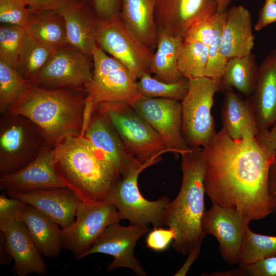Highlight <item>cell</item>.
<instances>
[{"mask_svg":"<svg viewBox=\"0 0 276 276\" xmlns=\"http://www.w3.org/2000/svg\"><path fill=\"white\" fill-rule=\"evenodd\" d=\"M265 1H274V2H276V0H265Z\"/></svg>","mask_w":276,"mask_h":276,"instance_id":"681fc988","label":"cell"},{"mask_svg":"<svg viewBox=\"0 0 276 276\" xmlns=\"http://www.w3.org/2000/svg\"><path fill=\"white\" fill-rule=\"evenodd\" d=\"M54 149L57 175L82 202L104 200L122 178L114 166L83 135L67 136Z\"/></svg>","mask_w":276,"mask_h":276,"instance_id":"7a4b0ae2","label":"cell"},{"mask_svg":"<svg viewBox=\"0 0 276 276\" xmlns=\"http://www.w3.org/2000/svg\"><path fill=\"white\" fill-rule=\"evenodd\" d=\"M10 197L20 200L39 210L58 223L62 229L73 224L79 202L68 188L7 192Z\"/></svg>","mask_w":276,"mask_h":276,"instance_id":"ffe728a7","label":"cell"},{"mask_svg":"<svg viewBox=\"0 0 276 276\" xmlns=\"http://www.w3.org/2000/svg\"><path fill=\"white\" fill-rule=\"evenodd\" d=\"M238 276H276V256L251 264H239Z\"/></svg>","mask_w":276,"mask_h":276,"instance_id":"f35d334b","label":"cell"},{"mask_svg":"<svg viewBox=\"0 0 276 276\" xmlns=\"http://www.w3.org/2000/svg\"><path fill=\"white\" fill-rule=\"evenodd\" d=\"M93 76L86 84V98L93 108L104 102L130 104L139 96L136 80L121 62L97 47L94 51Z\"/></svg>","mask_w":276,"mask_h":276,"instance_id":"9c48e42d","label":"cell"},{"mask_svg":"<svg viewBox=\"0 0 276 276\" xmlns=\"http://www.w3.org/2000/svg\"><path fill=\"white\" fill-rule=\"evenodd\" d=\"M225 13L214 15L215 32L213 41L208 47L207 64L204 76L220 81L226 69L228 60L222 54L221 44Z\"/></svg>","mask_w":276,"mask_h":276,"instance_id":"e575fe53","label":"cell"},{"mask_svg":"<svg viewBox=\"0 0 276 276\" xmlns=\"http://www.w3.org/2000/svg\"><path fill=\"white\" fill-rule=\"evenodd\" d=\"M233 0H217V12L220 13H225Z\"/></svg>","mask_w":276,"mask_h":276,"instance_id":"c3c4849f","label":"cell"},{"mask_svg":"<svg viewBox=\"0 0 276 276\" xmlns=\"http://www.w3.org/2000/svg\"><path fill=\"white\" fill-rule=\"evenodd\" d=\"M180 155V189L176 197L165 208L163 223L175 233L172 244L175 250L186 255L201 246L206 236L202 226L205 192L202 148L191 149Z\"/></svg>","mask_w":276,"mask_h":276,"instance_id":"277c9868","label":"cell"},{"mask_svg":"<svg viewBox=\"0 0 276 276\" xmlns=\"http://www.w3.org/2000/svg\"><path fill=\"white\" fill-rule=\"evenodd\" d=\"M56 50L41 43L28 33L20 49L16 69L29 81L42 70Z\"/></svg>","mask_w":276,"mask_h":276,"instance_id":"f546056e","label":"cell"},{"mask_svg":"<svg viewBox=\"0 0 276 276\" xmlns=\"http://www.w3.org/2000/svg\"><path fill=\"white\" fill-rule=\"evenodd\" d=\"M75 217L72 225L62 229V247L72 252L75 259L83 258L104 230L121 220L116 206L105 200L80 201Z\"/></svg>","mask_w":276,"mask_h":276,"instance_id":"4fadbf2b","label":"cell"},{"mask_svg":"<svg viewBox=\"0 0 276 276\" xmlns=\"http://www.w3.org/2000/svg\"><path fill=\"white\" fill-rule=\"evenodd\" d=\"M85 1H86V2H87V3H88L89 1L90 0H85Z\"/></svg>","mask_w":276,"mask_h":276,"instance_id":"f907efd6","label":"cell"},{"mask_svg":"<svg viewBox=\"0 0 276 276\" xmlns=\"http://www.w3.org/2000/svg\"><path fill=\"white\" fill-rule=\"evenodd\" d=\"M214 15L195 23L186 33L183 39L199 42L209 47L215 36Z\"/></svg>","mask_w":276,"mask_h":276,"instance_id":"74e56055","label":"cell"},{"mask_svg":"<svg viewBox=\"0 0 276 276\" xmlns=\"http://www.w3.org/2000/svg\"><path fill=\"white\" fill-rule=\"evenodd\" d=\"M153 165L148 163L135 168L123 177L111 189L105 199L113 204L120 214L121 219H126L132 225L148 227H162L163 213L170 202L167 196L155 201L145 199L138 187L140 174L146 168Z\"/></svg>","mask_w":276,"mask_h":276,"instance_id":"30bf717a","label":"cell"},{"mask_svg":"<svg viewBox=\"0 0 276 276\" xmlns=\"http://www.w3.org/2000/svg\"><path fill=\"white\" fill-rule=\"evenodd\" d=\"M202 153L205 192L213 204L235 210L250 221L272 213L268 177L273 163L256 137L235 140L221 128Z\"/></svg>","mask_w":276,"mask_h":276,"instance_id":"6da1fadb","label":"cell"},{"mask_svg":"<svg viewBox=\"0 0 276 276\" xmlns=\"http://www.w3.org/2000/svg\"><path fill=\"white\" fill-rule=\"evenodd\" d=\"M219 90L220 81L211 78L189 79L187 94L181 101V132L191 149L205 147L217 132L211 109L214 97Z\"/></svg>","mask_w":276,"mask_h":276,"instance_id":"52a82bcc","label":"cell"},{"mask_svg":"<svg viewBox=\"0 0 276 276\" xmlns=\"http://www.w3.org/2000/svg\"><path fill=\"white\" fill-rule=\"evenodd\" d=\"M139 95L150 98H161L181 101L187 94L189 79H183L173 83L160 81L144 71L138 76L136 82Z\"/></svg>","mask_w":276,"mask_h":276,"instance_id":"4dcf8cb0","label":"cell"},{"mask_svg":"<svg viewBox=\"0 0 276 276\" xmlns=\"http://www.w3.org/2000/svg\"><path fill=\"white\" fill-rule=\"evenodd\" d=\"M259 132L276 123V49L269 52L259 66L255 91L250 97Z\"/></svg>","mask_w":276,"mask_h":276,"instance_id":"44dd1931","label":"cell"},{"mask_svg":"<svg viewBox=\"0 0 276 276\" xmlns=\"http://www.w3.org/2000/svg\"><path fill=\"white\" fill-rule=\"evenodd\" d=\"M109 123L122 142L142 164L160 159L168 152L152 127L127 103L107 102L95 108Z\"/></svg>","mask_w":276,"mask_h":276,"instance_id":"5b68a950","label":"cell"},{"mask_svg":"<svg viewBox=\"0 0 276 276\" xmlns=\"http://www.w3.org/2000/svg\"><path fill=\"white\" fill-rule=\"evenodd\" d=\"M268 193L272 213H276V163L272 164L269 169Z\"/></svg>","mask_w":276,"mask_h":276,"instance_id":"f6af8a7d","label":"cell"},{"mask_svg":"<svg viewBox=\"0 0 276 276\" xmlns=\"http://www.w3.org/2000/svg\"><path fill=\"white\" fill-rule=\"evenodd\" d=\"M255 45L251 15L242 5L233 6L225 12L221 51L227 60L250 54Z\"/></svg>","mask_w":276,"mask_h":276,"instance_id":"7402d4cb","label":"cell"},{"mask_svg":"<svg viewBox=\"0 0 276 276\" xmlns=\"http://www.w3.org/2000/svg\"><path fill=\"white\" fill-rule=\"evenodd\" d=\"M27 31L41 43L56 49L69 44L65 20L58 11L29 13Z\"/></svg>","mask_w":276,"mask_h":276,"instance_id":"83f0119b","label":"cell"},{"mask_svg":"<svg viewBox=\"0 0 276 276\" xmlns=\"http://www.w3.org/2000/svg\"><path fill=\"white\" fill-rule=\"evenodd\" d=\"M175 237L174 232L170 228L154 227L147 236L146 246L154 251H162L168 248Z\"/></svg>","mask_w":276,"mask_h":276,"instance_id":"ab89813d","label":"cell"},{"mask_svg":"<svg viewBox=\"0 0 276 276\" xmlns=\"http://www.w3.org/2000/svg\"><path fill=\"white\" fill-rule=\"evenodd\" d=\"M250 221L238 212L213 204L202 221L204 232L213 235L219 243L223 259L231 265L240 264L241 246Z\"/></svg>","mask_w":276,"mask_h":276,"instance_id":"2e32d148","label":"cell"},{"mask_svg":"<svg viewBox=\"0 0 276 276\" xmlns=\"http://www.w3.org/2000/svg\"><path fill=\"white\" fill-rule=\"evenodd\" d=\"M27 30L21 27L3 24L0 27V60L16 68L18 53L27 36Z\"/></svg>","mask_w":276,"mask_h":276,"instance_id":"d590c367","label":"cell"},{"mask_svg":"<svg viewBox=\"0 0 276 276\" xmlns=\"http://www.w3.org/2000/svg\"><path fill=\"white\" fill-rule=\"evenodd\" d=\"M156 0H121L119 15L132 33L154 52L158 30L155 19Z\"/></svg>","mask_w":276,"mask_h":276,"instance_id":"484cf974","label":"cell"},{"mask_svg":"<svg viewBox=\"0 0 276 276\" xmlns=\"http://www.w3.org/2000/svg\"><path fill=\"white\" fill-rule=\"evenodd\" d=\"M129 105L158 134L168 152L181 155L191 149L182 135L180 101L139 95Z\"/></svg>","mask_w":276,"mask_h":276,"instance_id":"5bb4252c","label":"cell"},{"mask_svg":"<svg viewBox=\"0 0 276 276\" xmlns=\"http://www.w3.org/2000/svg\"><path fill=\"white\" fill-rule=\"evenodd\" d=\"M0 120V175L24 168L47 145L41 129L27 117L6 112Z\"/></svg>","mask_w":276,"mask_h":276,"instance_id":"8992f818","label":"cell"},{"mask_svg":"<svg viewBox=\"0 0 276 276\" xmlns=\"http://www.w3.org/2000/svg\"><path fill=\"white\" fill-rule=\"evenodd\" d=\"M86 96L85 88L52 90L29 82L7 112L30 119L43 132L47 145L54 148L67 136L82 135Z\"/></svg>","mask_w":276,"mask_h":276,"instance_id":"3957f363","label":"cell"},{"mask_svg":"<svg viewBox=\"0 0 276 276\" xmlns=\"http://www.w3.org/2000/svg\"><path fill=\"white\" fill-rule=\"evenodd\" d=\"M13 260L4 234L0 233V264L7 265Z\"/></svg>","mask_w":276,"mask_h":276,"instance_id":"bcb514c9","label":"cell"},{"mask_svg":"<svg viewBox=\"0 0 276 276\" xmlns=\"http://www.w3.org/2000/svg\"><path fill=\"white\" fill-rule=\"evenodd\" d=\"M217 12V0H156L154 15L158 31L183 37L197 21Z\"/></svg>","mask_w":276,"mask_h":276,"instance_id":"e0dca14e","label":"cell"},{"mask_svg":"<svg viewBox=\"0 0 276 276\" xmlns=\"http://www.w3.org/2000/svg\"><path fill=\"white\" fill-rule=\"evenodd\" d=\"M201 250V246H198L192 249L189 254L188 258L181 268L176 273L175 275H186L190 266L195 260L199 256Z\"/></svg>","mask_w":276,"mask_h":276,"instance_id":"7dc6e473","label":"cell"},{"mask_svg":"<svg viewBox=\"0 0 276 276\" xmlns=\"http://www.w3.org/2000/svg\"><path fill=\"white\" fill-rule=\"evenodd\" d=\"M27 204L4 194L0 195V231L7 241L14 261L13 272L18 276L47 273V266L21 220Z\"/></svg>","mask_w":276,"mask_h":276,"instance_id":"ba28073f","label":"cell"},{"mask_svg":"<svg viewBox=\"0 0 276 276\" xmlns=\"http://www.w3.org/2000/svg\"><path fill=\"white\" fill-rule=\"evenodd\" d=\"M21 220L34 244L46 257L57 258L62 248V229L45 214L28 204Z\"/></svg>","mask_w":276,"mask_h":276,"instance_id":"d4e9b609","label":"cell"},{"mask_svg":"<svg viewBox=\"0 0 276 276\" xmlns=\"http://www.w3.org/2000/svg\"><path fill=\"white\" fill-rule=\"evenodd\" d=\"M208 47L197 41L183 39L177 56L178 68L188 79L204 76Z\"/></svg>","mask_w":276,"mask_h":276,"instance_id":"1f68e13d","label":"cell"},{"mask_svg":"<svg viewBox=\"0 0 276 276\" xmlns=\"http://www.w3.org/2000/svg\"><path fill=\"white\" fill-rule=\"evenodd\" d=\"M94 12L98 18L108 19L119 13L121 0H91Z\"/></svg>","mask_w":276,"mask_h":276,"instance_id":"b9f144b4","label":"cell"},{"mask_svg":"<svg viewBox=\"0 0 276 276\" xmlns=\"http://www.w3.org/2000/svg\"><path fill=\"white\" fill-rule=\"evenodd\" d=\"M240 264H251L276 256V236L259 234L249 226L245 231L241 246Z\"/></svg>","mask_w":276,"mask_h":276,"instance_id":"836d02e7","label":"cell"},{"mask_svg":"<svg viewBox=\"0 0 276 276\" xmlns=\"http://www.w3.org/2000/svg\"><path fill=\"white\" fill-rule=\"evenodd\" d=\"M90 59L69 44L56 49L42 70L28 81L47 89L85 88L93 76Z\"/></svg>","mask_w":276,"mask_h":276,"instance_id":"7c38bea8","label":"cell"},{"mask_svg":"<svg viewBox=\"0 0 276 276\" xmlns=\"http://www.w3.org/2000/svg\"><path fill=\"white\" fill-rule=\"evenodd\" d=\"M222 129L232 139L255 137L259 134L256 116L250 97L235 89L224 91L221 108Z\"/></svg>","mask_w":276,"mask_h":276,"instance_id":"603a6c76","label":"cell"},{"mask_svg":"<svg viewBox=\"0 0 276 276\" xmlns=\"http://www.w3.org/2000/svg\"><path fill=\"white\" fill-rule=\"evenodd\" d=\"M29 12L26 0H0V21L28 29Z\"/></svg>","mask_w":276,"mask_h":276,"instance_id":"8d00e7d4","label":"cell"},{"mask_svg":"<svg viewBox=\"0 0 276 276\" xmlns=\"http://www.w3.org/2000/svg\"><path fill=\"white\" fill-rule=\"evenodd\" d=\"M54 148L47 146L38 156L21 169L1 175L0 189L6 192L67 188L55 169Z\"/></svg>","mask_w":276,"mask_h":276,"instance_id":"ac0fdd59","label":"cell"},{"mask_svg":"<svg viewBox=\"0 0 276 276\" xmlns=\"http://www.w3.org/2000/svg\"><path fill=\"white\" fill-rule=\"evenodd\" d=\"M29 82L17 70L0 60V113L8 111L26 91Z\"/></svg>","mask_w":276,"mask_h":276,"instance_id":"d6a6232c","label":"cell"},{"mask_svg":"<svg viewBox=\"0 0 276 276\" xmlns=\"http://www.w3.org/2000/svg\"><path fill=\"white\" fill-rule=\"evenodd\" d=\"M252 52L228 60L225 72L220 81V90L232 88L246 97L254 93L258 78L259 66Z\"/></svg>","mask_w":276,"mask_h":276,"instance_id":"f1b7e54d","label":"cell"},{"mask_svg":"<svg viewBox=\"0 0 276 276\" xmlns=\"http://www.w3.org/2000/svg\"><path fill=\"white\" fill-rule=\"evenodd\" d=\"M256 138L273 163H276V123L268 131L259 133Z\"/></svg>","mask_w":276,"mask_h":276,"instance_id":"7bdbcfd3","label":"cell"},{"mask_svg":"<svg viewBox=\"0 0 276 276\" xmlns=\"http://www.w3.org/2000/svg\"><path fill=\"white\" fill-rule=\"evenodd\" d=\"M148 231V227L132 224L123 226L119 222L113 223L104 230L83 258L96 253L109 255L113 260L108 265L107 271L125 267L131 269L137 275H146V271L134 256V250L139 240Z\"/></svg>","mask_w":276,"mask_h":276,"instance_id":"9a60e30c","label":"cell"},{"mask_svg":"<svg viewBox=\"0 0 276 276\" xmlns=\"http://www.w3.org/2000/svg\"><path fill=\"white\" fill-rule=\"evenodd\" d=\"M276 22V2L265 1L260 9L254 29L259 31L269 24Z\"/></svg>","mask_w":276,"mask_h":276,"instance_id":"ee69618b","label":"cell"},{"mask_svg":"<svg viewBox=\"0 0 276 276\" xmlns=\"http://www.w3.org/2000/svg\"><path fill=\"white\" fill-rule=\"evenodd\" d=\"M82 135L104 154L122 177L145 165L129 151L107 120L95 109Z\"/></svg>","mask_w":276,"mask_h":276,"instance_id":"d6986e66","label":"cell"},{"mask_svg":"<svg viewBox=\"0 0 276 276\" xmlns=\"http://www.w3.org/2000/svg\"><path fill=\"white\" fill-rule=\"evenodd\" d=\"M98 47L121 62L136 80L142 72H149L154 52L128 29L119 13L108 19L97 17Z\"/></svg>","mask_w":276,"mask_h":276,"instance_id":"8fae6325","label":"cell"},{"mask_svg":"<svg viewBox=\"0 0 276 276\" xmlns=\"http://www.w3.org/2000/svg\"><path fill=\"white\" fill-rule=\"evenodd\" d=\"M183 39L181 36L158 31L157 46L149 71L154 78L167 83L176 82L186 78L177 66L178 54Z\"/></svg>","mask_w":276,"mask_h":276,"instance_id":"4316f807","label":"cell"},{"mask_svg":"<svg viewBox=\"0 0 276 276\" xmlns=\"http://www.w3.org/2000/svg\"><path fill=\"white\" fill-rule=\"evenodd\" d=\"M60 13L65 23L68 43L87 55L91 59L98 47L97 17L93 9L85 1L77 2Z\"/></svg>","mask_w":276,"mask_h":276,"instance_id":"cb8c5ba5","label":"cell"},{"mask_svg":"<svg viewBox=\"0 0 276 276\" xmlns=\"http://www.w3.org/2000/svg\"><path fill=\"white\" fill-rule=\"evenodd\" d=\"M80 1L86 2L85 0H26L29 13L44 10H53L60 12L67 7Z\"/></svg>","mask_w":276,"mask_h":276,"instance_id":"60d3db41","label":"cell"}]
</instances>
